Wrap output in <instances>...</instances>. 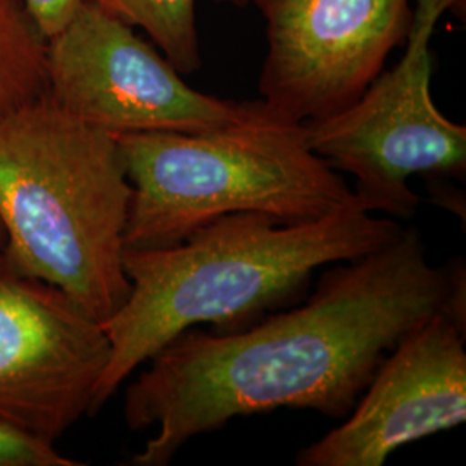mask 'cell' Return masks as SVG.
Listing matches in <instances>:
<instances>
[{
  "label": "cell",
  "instance_id": "277c9868",
  "mask_svg": "<svg viewBox=\"0 0 466 466\" xmlns=\"http://www.w3.org/2000/svg\"><path fill=\"white\" fill-rule=\"evenodd\" d=\"M116 138L132 184L125 249L177 246L233 213L299 225L358 206L342 175L308 147L304 125L277 115L206 134Z\"/></svg>",
  "mask_w": 466,
  "mask_h": 466
},
{
  "label": "cell",
  "instance_id": "8992f818",
  "mask_svg": "<svg viewBox=\"0 0 466 466\" xmlns=\"http://www.w3.org/2000/svg\"><path fill=\"white\" fill-rule=\"evenodd\" d=\"M182 76L154 44L96 0L46 38V96L107 134H206L275 116L263 100L219 99Z\"/></svg>",
  "mask_w": 466,
  "mask_h": 466
},
{
  "label": "cell",
  "instance_id": "9a60e30c",
  "mask_svg": "<svg viewBox=\"0 0 466 466\" xmlns=\"http://www.w3.org/2000/svg\"><path fill=\"white\" fill-rule=\"evenodd\" d=\"M4 249V232H2V227H0V250Z\"/></svg>",
  "mask_w": 466,
  "mask_h": 466
},
{
  "label": "cell",
  "instance_id": "4fadbf2b",
  "mask_svg": "<svg viewBox=\"0 0 466 466\" xmlns=\"http://www.w3.org/2000/svg\"><path fill=\"white\" fill-rule=\"evenodd\" d=\"M86 0H23L44 38L57 34Z\"/></svg>",
  "mask_w": 466,
  "mask_h": 466
},
{
  "label": "cell",
  "instance_id": "5b68a950",
  "mask_svg": "<svg viewBox=\"0 0 466 466\" xmlns=\"http://www.w3.org/2000/svg\"><path fill=\"white\" fill-rule=\"evenodd\" d=\"M460 5L465 0H417L398 65L342 111L304 123L308 147L354 177V199L367 213L411 219L420 206L411 177H465L466 127L444 116L431 92L437 23Z\"/></svg>",
  "mask_w": 466,
  "mask_h": 466
},
{
  "label": "cell",
  "instance_id": "8fae6325",
  "mask_svg": "<svg viewBox=\"0 0 466 466\" xmlns=\"http://www.w3.org/2000/svg\"><path fill=\"white\" fill-rule=\"evenodd\" d=\"M132 28H142L180 75L202 66L198 0H96Z\"/></svg>",
  "mask_w": 466,
  "mask_h": 466
},
{
  "label": "cell",
  "instance_id": "5bb4252c",
  "mask_svg": "<svg viewBox=\"0 0 466 466\" xmlns=\"http://www.w3.org/2000/svg\"><path fill=\"white\" fill-rule=\"evenodd\" d=\"M217 2H219V4H230L233 7H249V5H254L259 11L269 0H217Z\"/></svg>",
  "mask_w": 466,
  "mask_h": 466
},
{
  "label": "cell",
  "instance_id": "3957f363",
  "mask_svg": "<svg viewBox=\"0 0 466 466\" xmlns=\"http://www.w3.org/2000/svg\"><path fill=\"white\" fill-rule=\"evenodd\" d=\"M130 199L116 135L47 96L0 117L2 256L100 323L130 294L123 267Z\"/></svg>",
  "mask_w": 466,
  "mask_h": 466
},
{
  "label": "cell",
  "instance_id": "7c38bea8",
  "mask_svg": "<svg viewBox=\"0 0 466 466\" xmlns=\"http://www.w3.org/2000/svg\"><path fill=\"white\" fill-rule=\"evenodd\" d=\"M56 444L0 425V466H80Z\"/></svg>",
  "mask_w": 466,
  "mask_h": 466
},
{
  "label": "cell",
  "instance_id": "ba28073f",
  "mask_svg": "<svg viewBox=\"0 0 466 466\" xmlns=\"http://www.w3.org/2000/svg\"><path fill=\"white\" fill-rule=\"evenodd\" d=\"M263 104L294 123L332 116L358 99L406 42L411 0H269Z\"/></svg>",
  "mask_w": 466,
  "mask_h": 466
},
{
  "label": "cell",
  "instance_id": "7a4b0ae2",
  "mask_svg": "<svg viewBox=\"0 0 466 466\" xmlns=\"http://www.w3.org/2000/svg\"><path fill=\"white\" fill-rule=\"evenodd\" d=\"M402 228L398 219L358 206L299 225H283L265 213H233L177 246L125 249L130 294L102 323L111 360L94 415L177 335L199 325L219 333L242 330L304 299L318 269L380 249Z\"/></svg>",
  "mask_w": 466,
  "mask_h": 466
},
{
  "label": "cell",
  "instance_id": "6da1fadb",
  "mask_svg": "<svg viewBox=\"0 0 466 466\" xmlns=\"http://www.w3.org/2000/svg\"><path fill=\"white\" fill-rule=\"evenodd\" d=\"M442 311L466 313L465 261L433 267L420 230L404 227L380 249L325 268L300 306L237 332L188 329L125 390L128 429L156 427L130 465H169L233 418L283 408L346 418L400 339Z\"/></svg>",
  "mask_w": 466,
  "mask_h": 466
},
{
  "label": "cell",
  "instance_id": "30bf717a",
  "mask_svg": "<svg viewBox=\"0 0 466 466\" xmlns=\"http://www.w3.org/2000/svg\"><path fill=\"white\" fill-rule=\"evenodd\" d=\"M46 92V38L23 0H0V117Z\"/></svg>",
  "mask_w": 466,
  "mask_h": 466
},
{
  "label": "cell",
  "instance_id": "52a82bcc",
  "mask_svg": "<svg viewBox=\"0 0 466 466\" xmlns=\"http://www.w3.org/2000/svg\"><path fill=\"white\" fill-rule=\"evenodd\" d=\"M109 360L102 323L0 250V425L56 444L94 415Z\"/></svg>",
  "mask_w": 466,
  "mask_h": 466
},
{
  "label": "cell",
  "instance_id": "9c48e42d",
  "mask_svg": "<svg viewBox=\"0 0 466 466\" xmlns=\"http://www.w3.org/2000/svg\"><path fill=\"white\" fill-rule=\"evenodd\" d=\"M466 313L442 311L400 339L346 420L296 454L299 466H382L466 420Z\"/></svg>",
  "mask_w": 466,
  "mask_h": 466
}]
</instances>
